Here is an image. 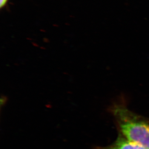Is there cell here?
Masks as SVG:
<instances>
[{"label":"cell","mask_w":149,"mask_h":149,"mask_svg":"<svg viewBox=\"0 0 149 149\" xmlns=\"http://www.w3.org/2000/svg\"><path fill=\"white\" fill-rule=\"evenodd\" d=\"M120 134L131 142L149 149V121L134 112L124 99L114 102L109 108Z\"/></svg>","instance_id":"6da1fadb"},{"label":"cell","mask_w":149,"mask_h":149,"mask_svg":"<svg viewBox=\"0 0 149 149\" xmlns=\"http://www.w3.org/2000/svg\"><path fill=\"white\" fill-rule=\"evenodd\" d=\"M8 0H0V7L2 8L4 7L7 4Z\"/></svg>","instance_id":"277c9868"},{"label":"cell","mask_w":149,"mask_h":149,"mask_svg":"<svg viewBox=\"0 0 149 149\" xmlns=\"http://www.w3.org/2000/svg\"><path fill=\"white\" fill-rule=\"evenodd\" d=\"M7 97L5 96H1V100H0V105L1 107H2L3 105H6V103L7 102Z\"/></svg>","instance_id":"3957f363"},{"label":"cell","mask_w":149,"mask_h":149,"mask_svg":"<svg viewBox=\"0 0 149 149\" xmlns=\"http://www.w3.org/2000/svg\"><path fill=\"white\" fill-rule=\"evenodd\" d=\"M93 149H145L140 145L131 142L120 134L116 141L106 146H96Z\"/></svg>","instance_id":"7a4b0ae2"}]
</instances>
